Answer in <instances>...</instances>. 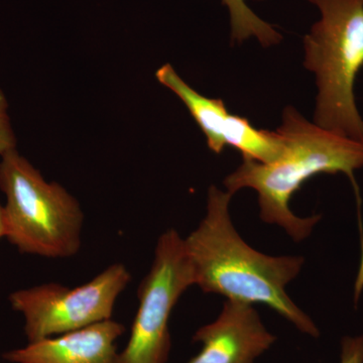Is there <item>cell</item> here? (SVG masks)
I'll list each match as a JSON object with an SVG mask.
<instances>
[{
    "mask_svg": "<svg viewBox=\"0 0 363 363\" xmlns=\"http://www.w3.org/2000/svg\"><path fill=\"white\" fill-rule=\"evenodd\" d=\"M233 195L216 186L208 191L207 211L199 225L184 238L195 285L227 300L264 304L298 331L318 338L320 330L286 294L304 266L302 257H271L247 245L231 221Z\"/></svg>",
    "mask_w": 363,
    "mask_h": 363,
    "instance_id": "6da1fadb",
    "label": "cell"
},
{
    "mask_svg": "<svg viewBox=\"0 0 363 363\" xmlns=\"http://www.w3.org/2000/svg\"><path fill=\"white\" fill-rule=\"evenodd\" d=\"M284 147L278 159L259 162L243 157L242 164L224 180L227 192L235 194L250 188L257 193L260 218L285 229L296 242L312 233L321 215L302 218L290 208L293 196L306 182L319 174H344L353 184L360 204L355 172L363 168V143L310 123L286 106L281 125L276 130Z\"/></svg>",
    "mask_w": 363,
    "mask_h": 363,
    "instance_id": "7a4b0ae2",
    "label": "cell"
},
{
    "mask_svg": "<svg viewBox=\"0 0 363 363\" xmlns=\"http://www.w3.org/2000/svg\"><path fill=\"white\" fill-rule=\"evenodd\" d=\"M320 20L304 38L306 69L315 74L314 123L363 143L355 82L363 68V0H309Z\"/></svg>",
    "mask_w": 363,
    "mask_h": 363,
    "instance_id": "3957f363",
    "label": "cell"
},
{
    "mask_svg": "<svg viewBox=\"0 0 363 363\" xmlns=\"http://www.w3.org/2000/svg\"><path fill=\"white\" fill-rule=\"evenodd\" d=\"M0 190L6 198V238L21 253L60 259L80 252V203L63 186L45 181L16 150L1 156Z\"/></svg>",
    "mask_w": 363,
    "mask_h": 363,
    "instance_id": "277c9868",
    "label": "cell"
},
{
    "mask_svg": "<svg viewBox=\"0 0 363 363\" xmlns=\"http://www.w3.org/2000/svg\"><path fill=\"white\" fill-rule=\"evenodd\" d=\"M130 281V269L117 262L84 285L43 284L16 291L9 300L25 319L28 342H35L112 319L117 298Z\"/></svg>",
    "mask_w": 363,
    "mask_h": 363,
    "instance_id": "5b68a950",
    "label": "cell"
},
{
    "mask_svg": "<svg viewBox=\"0 0 363 363\" xmlns=\"http://www.w3.org/2000/svg\"><path fill=\"white\" fill-rule=\"evenodd\" d=\"M195 286L194 272L178 231L160 236L154 259L138 288V309L119 363H166L171 350L169 322L182 295Z\"/></svg>",
    "mask_w": 363,
    "mask_h": 363,
    "instance_id": "8992f818",
    "label": "cell"
},
{
    "mask_svg": "<svg viewBox=\"0 0 363 363\" xmlns=\"http://www.w3.org/2000/svg\"><path fill=\"white\" fill-rule=\"evenodd\" d=\"M156 77L185 104L206 136L208 147L215 154H221L224 147H230L238 150L242 157L264 164L281 155L284 145L276 130H259L247 118L228 111L221 99L200 94L169 64L161 67Z\"/></svg>",
    "mask_w": 363,
    "mask_h": 363,
    "instance_id": "52a82bcc",
    "label": "cell"
},
{
    "mask_svg": "<svg viewBox=\"0 0 363 363\" xmlns=\"http://www.w3.org/2000/svg\"><path fill=\"white\" fill-rule=\"evenodd\" d=\"M276 341L253 305L226 300L217 319L195 332L202 347L187 363H255Z\"/></svg>",
    "mask_w": 363,
    "mask_h": 363,
    "instance_id": "ba28073f",
    "label": "cell"
},
{
    "mask_svg": "<svg viewBox=\"0 0 363 363\" xmlns=\"http://www.w3.org/2000/svg\"><path fill=\"white\" fill-rule=\"evenodd\" d=\"M125 327L114 320L91 325L63 335L28 342L9 351L11 363H119L117 340Z\"/></svg>",
    "mask_w": 363,
    "mask_h": 363,
    "instance_id": "9c48e42d",
    "label": "cell"
},
{
    "mask_svg": "<svg viewBox=\"0 0 363 363\" xmlns=\"http://www.w3.org/2000/svg\"><path fill=\"white\" fill-rule=\"evenodd\" d=\"M222 4L230 14L233 42L242 43L255 38L262 47L269 48L283 40L281 33L252 11L245 0H222Z\"/></svg>",
    "mask_w": 363,
    "mask_h": 363,
    "instance_id": "30bf717a",
    "label": "cell"
},
{
    "mask_svg": "<svg viewBox=\"0 0 363 363\" xmlns=\"http://www.w3.org/2000/svg\"><path fill=\"white\" fill-rule=\"evenodd\" d=\"M16 147V138L9 116V104L6 95L0 90V157Z\"/></svg>",
    "mask_w": 363,
    "mask_h": 363,
    "instance_id": "8fae6325",
    "label": "cell"
},
{
    "mask_svg": "<svg viewBox=\"0 0 363 363\" xmlns=\"http://www.w3.org/2000/svg\"><path fill=\"white\" fill-rule=\"evenodd\" d=\"M340 363H363V335L346 336L342 339Z\"/></svg>",
    "mask_w": 363,
    "mask_h": 363,
    "instance_id": "7c38bea8",
    "label": "cell"
},
{
    "mask_svg": "<svg viewBox=\"0 0 363 363\" xmlns=\"http://www.w3.org/2000/svg\"><path fill=\"white\" fill-rule=\"evenodd\" d=\"M6 238V222H4V209L0 204V240Z\"/></svg>",
    "mask_w": 363,
    "mask_h": 363,
    "instance_id": "4fadbf2b",
    "label": "cell"
}]
</instances>
